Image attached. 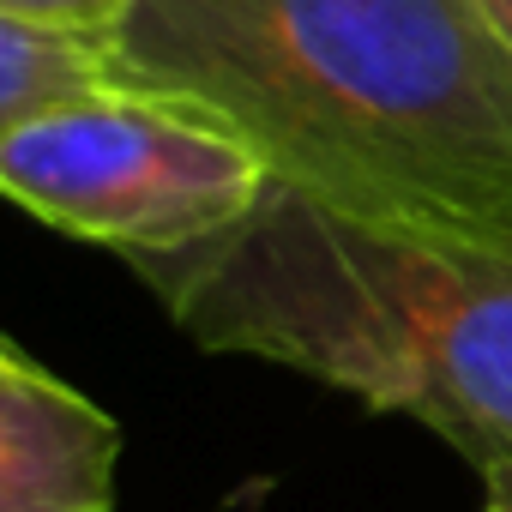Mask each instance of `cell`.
<instances>
[{"label":"cell","mask_w":512,"mask_h":512,"mask_svg":"<svg viewBox=\"0 0 512 512\" xmlns=\"http://www.w3.org/2000/svg\"><path fill=\"white\" fill-rule=\"evenodd\" d=\"M103 61L332 211L512 229V49L476 0H133Z\"/></svg>","instance_id":"cell-1"},{"label":"cell","mask_w":512,"mask_h":512,"mask_svg":"<svg viewBox=\"0 0 512 512\" xmlns=\"http://www.w3.org/2000/svg\"><path fill=\"white\" fill-rule=\"evenodd\" d=\"M127 272L199 350L410 416L476 476L512 458V229H392L272 181L235 229Z\"/></svg>","instance_id":"cell-2"},{"label":"cell","mask_w":512,"mask_h":512,"mask_svg":"<svg viewBox=\"0 0 512 512\" xmlns=\"http://www.w3.org/2000/svg\"><path fill=\"white\" fill-rule=\"evenodd\" d=\"M266 187V163L223 121L121 79L0 139V199L127 266L235 229Z\"/></svg>","instance_id":"cell-3"},{"label":"cell","mask_w":512,"mask_h":512,"mask_svg":"<svg viewBox=\"0 0 512 512\" xmlns=\"http://www.w3.org/2000/svg\"><path fill=\"white\" fill-rule=\"evenodd\" d=\"M121 422L0 344V512H115Z\"/></svg>","instance_id":"cell-4"},{"label":"cell","mask_w":512,"mask_h":512,"mask_svg":"<svg viewBox=\"0 0 512 512\" xmlns=\"http://www.w3.org/2000/svg\"><path fill=\"white\" fill-rule=\"evenodd\" d=\"M103 79H109V61L97 43L0 19V139L85 91H97Z\"/></svg>","instance_id":"cell-5"},{"label":"cell","mask_w":512,"mask_h":512,"mask_svg":"<svg viewBox=\"0 0 512 512\" xmlns=\"http://www.w3.org/2000/svg\"><path fill=\"white\" fill-rule=\"evenodd\" d=\"M133 0H0V19H19V25H43V31H67L85 43H109V31L127 19Z\"/></svg>","instance_id":"cell-6"},{"label":"cell","mask_w":512,"mask_h":512,"mask_svg":"<svg viewBox=\"0 0 512 512\" xmlns=\"http://www.w3.org/2000/svg\"><path fill=\"white\" fill-rule=\"evenodd\" d=\"M482 512H512V458L482 470Z\"/></svg>","instance_id":"cell-7"},{"label":"cell","mask_w":512,"mask_h":512,"mask_svg":"<svg viewBox=\"0 0 512 512\" xmlns=\"http://www.w3.org/2000/svg\"><path fill=\"white\" fill-rule=\"evenodd\" d=\"M476 7L488 13V25H494V31H500V43L512 49V0H476Z\"/></svg>","instance_id":"cell-8"}]
</instances>
